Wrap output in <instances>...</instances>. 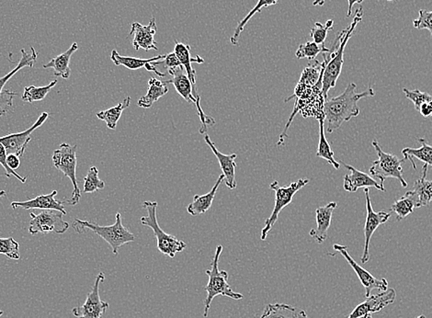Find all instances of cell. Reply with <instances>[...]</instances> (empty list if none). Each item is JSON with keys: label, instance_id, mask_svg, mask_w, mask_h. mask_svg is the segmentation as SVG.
<instances>
[{"label": "cell", "instance_id": "cell-19", "mask_svg": "<svg viewBox=\"0 0 432 318\" xmlns=\"http://www.w3.org/2000/svg\"><path fill=\"white\" fill-rule=\"evenodd\" d=\"M174 53L177 55L178 60H180L181 65H183L184 70H185L190 82H192L194 98L197 101L201 102V98H200L198 92H197L196 71L193 70L192 64H202L205 63V60L200 55H197L196 57H192V55H190V46L184 45L183 43L178 42V40H175Z\"/></svg>", "mask_w": 432, "mask_h": 318}, {"label": "cell", "instance_id": "cell-5", "mask_svg": "<svg viewBox=\"0 0 432 318\" xmlns=\"http://www.w3.org/2000/svg\"><path fill=\"white\" fill-rule=\"evenodd\" d=\"M158 202L146 201L144 202L143 207L147 211L146 216L141 217L143 226L149 227L154 232L156 239V247L163 255L174 258L178 252H183L186 248V243L178 239L176 236L165 233L159 226L156 211H158Z\"/></svg>", "mask_w": 432, "mask_h": 318}, {"label": "cell", "instance_id": "cell-22", "mask_svg": "<svg viewBox=\"0 0 432 318\" xmlns=\"http://www.w3.org/2000/svg\"><path fill=\"white\" fill-rule=\"evenodd\" d=\"M338 207L337 202H330L323 207H319L315 211L317 218V229L310 231V236L318 243L322 244L328 238V229H330L332 215Z\"/></svg>", "mask_w": 432, "mask_h": 318}, {"label": "cell", "instance_id": "cell-23", "mask_svg": "<svg viewBox=\"0 0 432 318\" xmlns=\"http://www.w3.org/2000/svg\"><path fill=\"white\" fill-rule=\"evenodd\" d=\"M78 50L77 43H72L70 49L63 54L52 58L48 63L43 65V68H53L55 70V76L62 77L64 80L70 79L71 76V68L70 67L72 55Z\"/></svg>", "mask_w": 432, "mask_h": 318}, {"label": "cell", "instance_id": "cell-40", "mask_svg": "<svg viewBox=\"0 0 432 318\" xmlns=\"http://www.w3.org/2000/svg\"><path fill=\"white\" fill-rule=\"evenodd\" d=\"M413 25L416 29L428 30L432 38V11L421 9L418 12V18L413 21Z\"/></svg>", "mask_w": 432, "mask_h": 318}, {"label": "cell", "instance_id": "cell-14", "mask_svg": "<svg viewBox=\"0 0 432 318\" xmlns=\"http://www.w3.org/2000/svg\"><path fill=\"white\" fill-rule=\"evenodd\" d=\"M335 251L339 252L340 254L342 255L343 258H346L347 263L350 265L353 270L355 271L357 277H358L360 282H361L363 287L365 289V296L369 297L371 295L372 290L377 289L380 292L386 291L388 289V280L384 278L377 279L372 276L369 271L363 269L361 265L356 263L352 256L350 255L349 251L346 246L335 244L333 246Z\"/></svg>", "mask_w": 432, "mask_h": 318}, {"label": "cell", "instance_id": "cell-50", "mask_svg": "<svg viewBox=\"0 0 432 318\" xmlns=\"http://www.w3.org/2000/svg\"><path fill=\"white\" fill-rule=\"evenodd\" d=\"M387 1H394V0H387Z\"/></svg>", "mask_w": 432, "mask_h": 318}, {"label": "cell", "instance_id": "cell-18", "mask_svg": "<svg viewBox=\"0 0 432 318\" xmlns=\"http://www.w3.org/2000/svg\"><path fill=\"white\" fill-rule=\"evenodd\" d=\"M156 33V18H152L149 23L142 25L139 23H131L130 35L134 37L133 46L134 49L158 50L156 45L155 35Z\"/></svg>", "mask_w": 432, "mask_h": 318}, {"label": "cell", "instance_id": "cell-45", "mask_svg": "<svg viewBox=\"0 0 432 318\" xmlns=\"http://www.w3.org/2000/svg\"><path fill=\"white\" fill-rule=\"evenodd\" d=\"M325 2V0H315L314 2H313V6H320V7H322V6H324Z\"/></svg>", "mask_w": 432, "mask_h": 318}, {"label": "cell", "instance_id": "cell-26", "mask_svg": "<svg viewBox=\"0 0 432 318\" xmlns=\"http://www.w3.org/2000/svg\"><path fill=\"white\" fill-rule=\"evenodd\" d=\"M261 318H309L306 311L286 304H269Z\"/></svg>", "mask_w": 432, "mask_h": 318}, {"label": "cell", "instance_id": "cell-46", "mask_svg": "<svg viewBox=\"0 0 432 318\" xmlns=\"http://www.w3.org/2000/svg\"><path fill=\"white\" fill-rule=\"evenodd\" d=\"M5 195H6L5 191H0V199H1L2 197H4Z\"/></svg>", "mask_w": 432, "mask_h": 318}, {"label": "cell", "instance_id": "cell-24", "mask_svg": "<svg viewBox=\"0 0 432 318\" xmlns=\"http://www.w3.org/2000/svg\"><path fill=\"white\" fill-rule=\"evenodd\" d=\"M223 182H225V176L222 174L219 176L217 182L212 187L211 191L206 194L194 195L193 202L187 207L188 213L192 214L193 216H198V215L206 213L211 208L212 202L215 198L216 192Z\"/></svg>", "mask_w": 432, "mask_h": 318}, {"label": "cell", "instance_id": "cell-33", "mask_svg": "<svg viewBox=\"0 0 432 318\" xmlns=\"http://www.w3.org/2000/svg\"><path fill=\"white\" fill-rule=\"evenodd\" d=\"M317 157L323 158L330 163L334 168L339 170L340 164L334 158L330 143L328 142L325 135L324 119L319 120V143Z\"/></svg>", "mask_w": 432, "mask_h": 318}, {"label": "cell", "instance_id": "cell-7", "mask_svg": "<svg viewBox=\"0 0 432 318\" xmlns=\"http://www.w3.org/2000/svg\"><path fill=\"white\" fill-rule=\"evenodd\" d=\"M372 145L377 152L378 159L372 162L370 170H369L371 175L377 179L378 182L383 185L384 180L388 177H392V179L399 180L404 188H406L408 182L404 179L402 168L405 159H400L396 155L384 152L377 140L372 141Z\"/></svg>", "mask_w": 432, "mask_h": 318}, {"label": "cell", "instance_id": "cell-15", "mask_svg": "<svg viewBox=\"0 0 432 318\" xmlns=\"http://www.w3.org/2000/svg\"><path fill=\"white\" fill-rule=\"evenodd\" d=\"M396 292L393 288H388L386 291L379 292L375 295L366 297L365 301L357 305L355 310L350 314L347 318H362L366 314L377 313L383 310L388 305L394 304L396 301Z\"/></svg>", "mask_w": 432, "mask_h": 318}, {"label": "cell", "instance_id": "cell-36", "mask_svg": "<svg viewBox=\"0 0 432 318\" xmlns=\"http://www.w3.org/2000/svg\"><path fill=\"white\" fill-rule=\"evenodd\" d=\"M105 188V182L99 177V170L96 167L89 170L85 179H84L83 192L92 193Z\"/></svg>", "mask_w": 432, "mask_h": 318}, {"label": "cell", "instance_id": "cell-34", "mask_svg": "<svg viewBox=\"0 0 432 318\" xmlns=\"http://www.w3.org/2000/svg\"><path fill=\"white\" fill-rule=\"evenodd\" d=\"M56 84H58V80H55L52 81V82H50L47 86L26 87V88H24V92L21 99H23V102H29V104L43 101V99H45V97L48 94L50 90L55 88Z\"/></svg>", "mask_w": 432, "mask_h": 318}, {"label": "cell", "instance_id": "cell-13", "mask_svg": "<svg viewBox=\"0 0 432 318\" xmlns=\"http://www.w3.org/2000/svg\"><path fill=\"white\" fill-rule=\"evenodd\" d=\"M366 199V222L364 226L365 245L362 256V263H367L370 260V243L375 231L381 224H386L391 217V214L381 211L375 213L372 208L369 189H364Z\"/></svg>", "mask_w": 432, "mask_h": 318}, {"label": "cell", "instance_id": "cell-38", "mask_svg": "<svg viewBox=\"0 0 432 318\" xmlns=\"http://www.w3.org/2000/svg\"><path fill=\"white\" fill-rule=\"evenodd\" d=\"M334 21L328 20L325 24L315 23L313 27L310 36L314 40L315 43L318 45H324L325 39H327L328 32L333 29Z\"/></svg>", "mask_w": 432, "mask_h": 318}, {"label": "cell", "instance_id": "cell-12", "mask_svg": "<svg viewBox=\"0 0 432 318\" xmlns=\"http://www.w3.org/2000/svg\"><path fill=\"white\" fill-rule=\"evenodd\" d=\"M105 274L99 273L96 277L92 291L87 295L85 302L72 309L77 318H102L109 307V302L102 301L99 296V286L104 282Z\"/></svg>", "mask_w": 432, "mask_h": 318}, {"label": "cell", "instance_id": "cell-20", "mask_svg": "<svg viewBox=\"0 0 432 318\" xmlns=\"http://www.w3.org/2000/svg\"><path fill=\"white\" fill-rule=\"evenodd\" d=\"M205 141L207 143L210 148L212 149L216 158L220 165L222 172L225 176V185L228 187V189L234 190L236 189V168L237 164L234 162V159H237V154L225 155L223 153L218 150L216 148L215 143L212 141L211 138L208 135H205Z\"/></svg>", "mask_w": 432, "mask_h": 318}, {"label": "cell", "instance_id": "cell-4", "mask_svg": "<svg viewBox=\"0 0 432 318\" xmlns=\"http://www.w3.org/2000/svg\"><path fill=\"white\" fill-rule=\"evenodd\" d=\"M223 252V247L219 245L216 248V251L214 258L211 263V269L206 270V274L208 275V283L205 287V291L207 292L205 302V311H203V317H207L210 308H211L212 302L216 296L222 295L225 297L234 299V300H241L243 299V295L239 292H234L232 290L228 278L230 274L227 271L219 270V258Z\"/></svg>", "mask_w": 432, "mask_h": 318}, {"label": "cell", "instance_id": "cell-17", "mask_svg": "<svg viewBox=\"0 0 432 318\" xmlns=\"http://www.w3.org/2000/svg\"><path fill=\"white\" fill-rule=\"evenodd\" d=\"M343 166L350 171V174L344 177L343 187L345 191L355 192L361 188H375L378 191H387L383 184L379 182L378 180L372 179V177L369 175V174L356 170L355 167L346 163H343Z\"/></svg>", "mask_w": 432, "mask_h": 318}, {"label": "cell", "instance_id": "cell-10", "mask_svg": "<svg viewBox=\"0 0 432 318\" xmlns=\"http://www.w3.org/2000/svg\"><path fill=\"white\" fill-rule=\"evenodd\" d=\"M21 58L18 62L17 67L14 70L9 72L6 76L0 77V116H4L14 109V99L18 95L17 92L12 90L5 89L6 84L9 80L17 74L18 71L24 67H33L34 64L37 60L38 53L36 49L31 48V52L27 53L24 49H21Z\"/></svg>", "mask_w": 432, "mask_h": 318}, {"label": "cell", "instance_id": "cell-32", "mask_svg": "<svg viewBox=\"0 0 432 318\" xmlns=\"http://www.w3.org/2000/svg\"><path fill=\"white\" fill-rule=\"evenodd\" d=\"M278 0H259L258 3L255 5V7L249 12L242 21H240L234 30L233 35L231 36L230 42L233 45H239V40L241 33L245 29L246 25L249 23V21L252 20V17L254 16L258 12H261L262 9L271 7V6L276 5Z\"/></svg>", "mask_w": 432, "mask_h": 318}, {"label": "cell", "instance_id": "cell-41", "mask_svg": "<svg viewBox=\"0 0 432 318\" xmlns=\"http://www.w3.org/2000/svg\"><path fill=\"white\" fill-rule=\"evenodd\" d=\"M163 64L165 65V67L167 68L170 74L178 70V67H183L174 52L165 55V58L163 59Z\"/></svg>", "mask_w": 432, "mask_h": 318}, {"label": "cell", "instance_id": "cell-6", "mask_svg": "<svg viewBox=\"0 0 432 318\" xmlns=\"http://www.w3.org/2000/svg\"><path fill=\"white\" fill-rule=\"evenodd\" d=\"M77 145L63 143L53 154L52 160L56 170L64 173L65 177H70L73 184V192L71 199L64 201L65 205H76L80 202L81 192L78 187L77 179Z\"/></svg>", "mask_w": 432, "mask_h": 318}, {"label": "cell", "instance_id": "cell-9", "mask_svg": "<svg viewBox=\"0 0 432 318\" xmlns=\"http://www.w3.org/2000/svg\"><path fill=\"white\" fill-rule=\"evenodd\" d=\"M171 80L164 81L166 84H172L174 88L176 89L177 92L180 94L187 102L193 104L196 106L197 112L201 121V129L200 133H205L206 130L210 126H214L215 121L214 118L207 116L202 111L201 102L197 101L193 96V89L192 82H190L189 77H188L185 70L183 67H178V70L172 72L170 74Z\"/></svg>", "mask_w": 432, "mask_h": 318}, {"label": "cell", "instance_id": "cell-8", "mask_svg": "<svg viewBox=\"0 0 432 318\" xmlns=\"http://www.w3.org/2000/svg\"><path fill=\"white\" fill-rule=\"evenodd\" d=\"M308 183L309 180L300 179L286 187H281L277 180L271 184L270 188L275 192V195H276L275 196V205L271 216L266 220L264 229L261 231V240L267 238L268 234L276 224L281 212L293 202L294 195Z\"/></svg>", "mask_w": 432, "mask_h": 318}, {"label": "cell", "instance_id": "cell-49", "mask_svg": "<svg viewBox=\"0 0 432 318\" xmlns=\"http://www.w3.org/2000/svg\"><path fill=\"white\" fill-rule=\"evenodd\" d=\"M2 314H3V311L0 310V317H2Z\"/></svg>", "mask_w": 432, "mask_h": 318}, {"label": "cell", "instance_id": "cell-35", "mask_svg": "<svg viewBox=\"0 0 432 318\" xmlns=\"http://www.w3.org/2000/svg\"><path fill=\"white\" fill-rule=\"evenodd\" d=\"M330 49L325 48L324 45H318L315 42H306L299 45L296 53V57L298 59L308 58L310 61L315 60L319 54H328Z\"/></svg>", "mask_w": 432, "mask_h": 318}, {"label": "cell", "instance_id": "cell-47", "mask_svg": "<svg viewBox=\"0 0 432 318\" xmlns=\"http://www.w3.org/2000/svg\"><path fill=\"white\" fill-rule=\"evenodd\" d=\"M362 318H372V314H366V316H364V317H363Z\"/></svg>", "mask_w": 432, "mask_h": 318}, {"label": "cell", "instance_id": "cell-31", "mask_svg": "<svg viewBox=\"0 0 432 318\" xmlns=\"http://www.w3.org/2000/svg\"><path fill=\"white\" fill-rule=\"evenodd\" d=\"M417 198L409 192H406L405 195L394 202L392 207H391V211L396 214L397 221H400L411 214L417 208Z\"/></svg>", "mask_w": 432, "mask_h": 318}, {"label": "cell", "instance_id": "cell-16", "mask_svg": "<svg viewBox=\"0 0 432 318\" xmlns=\"http://www.w3.org/2000/svg\"><path fill=\"white\" fill-rule=\"evenodd\" d=\"M166 55L155 56L149 59L131 57V56H123L119 54L116 50H112L111 54L112 61L115 65H124L130 70H139L145 67L147 71L154 72L158 76L165 77V74L156 70V65L163 64V59Z\"/></svg>", "mask_w": 432, "mask_h": 318}, {"label": "cell", "instance_id": "cell-42", "mask_svg": "<svg viewBox=\"0 0 432 318\" xmlns=\"http://www.w3.org/2000/svg\"><path fill=\"white\" fill-rule=\"evenodd\" d=\"M21 158H18V155H8L7 157V163L8 166L11 168V170H17V168H20L21 165Z\"/></svg>", "mask_w": 432, "mask_h": 318}, {"label": "cell", "instance_id": "cell-39", "mask_svg": "<svg viewBox=\"0 0 432 318\" xmlns=\"http://www.w3.org/2000/svg\"><path fill=\"white\" fill-rule=\"evenodd\" d=\"M403 92L404 94H405L406 98L413 102L416 110L418 111H419V109H421L422 104H428V102H430L432 99V96L428 94V93L422 92L418 89L410 90L404 88Z\"/></svg>", "mask_w": 432, "mask_h": 318}, {"label": "cell", "instance_id": "cell-1", "mask_svg": "<svg viewBox=\"0 0 432 318\" xmlns=\"http://www.w3.org/2000/svg\"><path fill=\"white\" fill-rule=\"evenodd\" d=\"M355 83H350L340 95L325 99L324 102L325 132L332 133L340 129L343 123L358 116L360 108L358 102L362 99L372 98L374 90L369 88L365 92H356Z\"/></svg>", "mask_w": 432, "mask_h": 318}, {"label": "cell", "instance_id": "cell-37", "mask_svg": "<svg viewBox=\"0 0 432 318\" xmlns=\"http://www.w3.org/2000/svg\"><path fill=\"white\" fill-rule=\"evenodd\" d=\"M0 254L5 255L11 260H20V245L12 238H0Z\"/></svg>", "mask_w": 432, "mask_h": 318}, {"label": "cell", "instance_id": "cell-3", "mask_svg": "<svg viewBox=\"0 0 432 318\" xmlns=\"http://www.w3.org/2000/svg\"><path fill=\"white\" fill-rule=\"evenodd\" d=\"M115 218V223L112 226H99L90 221H83L77 218L72 226L80 234L85 233L87 229L92 231L111 246L112 253L118 255L121 247L128 243L136 241V236L124 226L120 213L116 214Z\"/></svg>", "mask_w": 432, "mask_h": 318}, {"label": "cell", "instance_id": "cell-48", "mask_svg": "<svg viewBox=\"0 0 432 318\" xmlns=\"http://www.w3.org/2000/svg\"><path fill=\"white\" fill-rule=\"evenodd\" d=\"M416 318H426V317L424 316V314H421V316H418Z\"/></svg>", "mask_w": 432, "mask_h": 318}, {"label": "cell", "instance_id": "cell-27", "mask_svg": "<svg viewBox=\"0 0 432 318\" xmlns=\"http://www.w3.org/2000/svg\"><path fill=\"white\" fill-rule=\"evenodd\" d=\"M168 92L167 84L155 77H151L148 81V90L145 96L139 99L137 105L141 108L149 109L151 108L155 102L162 98Z\"/></svg>", "mask_w": 432, "mask_h": 318}, {"label": "cell", "instance_id": "cell-11", "mask_svg": "<svg viewBox=\"0 0 432 318\" xmlns=\"http://www.w3.org/2000/svg\"><path fill=\"white\" fill-rule=\"evenodd\" d=\"M29 232L37 234H64L70 229V224L63 219L64 214L56 210H43L39 214L31 213Z\"/></svg>", "mask_w": 432, "mask_h": 318}, {"label": "cell", "instance_id": "cell-29", "mask_svg": "<svg viewBox=\"0 0 432 318\" xmlns=\"http://www.w3.org/2000/svg\"><path fill=\"white\" fill-rule=\"evenodd\" d=\"M418 142L421 143V148H406L403 149L401 153L404 155V159L411 162L414 170H416L414 158L423 162L424 165L432 168V146L428 145L427 140L425 138H418Z\"/></svg>", "mask_w": 432, "mask_h": 318}, {"label": "cell", "instance_id": "cell-43", "mask_svg": "<svg viewBox=\"0 0 432 318\" xmlns=\"http://www.w3.org/2000/svg\"><path fill=\"white\" fill-rule=\"evenodd\" d=\"M362 2L363 0H347V6H349V8H347V17L350 18L352 16L353 6L356 4H362Z\"/></svg>", "mask_w": 432, "mask_h": 318}, {"label": "cell", "instance_id": "cell-21", "mask_svg": "<svg viewBox=\"0 0 432 318\" xmlns=\"http://www.w3.org/2000/svg\"><path fill=\"white\" fill-rule=\"evenodd\" d=\"M56 195H58V191H54L49 194L37 196L36 198L29 199V201L14 202H11V207L14 209L23 208L24 210H33V209L56 210L61 212L65 215L67 214L65 202L56 201Z\"/></svg>", "mask_w": 432, "mask_h": 318}, {"label": "cell", "instance_id": "cell-30", "mask_svg": "<svg viewBox=\"0 0 432 318\" xmlns=\"http://www.w3.org/2000/svg\"><path fill=\"white\" fill-rule=\"evenodd\" d=\"M131 104L130 97H126L121 104L114 106V107L109 108L108 110L102 111L97 114V118L98 119L104 121L109 129L115 130L117 127L119 120L123 114V111L125 109L129 107Z\"/></svg>", "mask_w": 432, "mask_h": 318}, {"label": "cell", "instance_id": "cell-2", "mask_svg": "<svg viewBox=\"0 0 432 318\" xmlns=\"http://www.w3.org/2000/svg\"><path fill=\"white\" fill-rule=\"evenodd\" d=\"M362 9H357L355 18L352 23L346 28L345 30L341 31L335 40L333 48L330 49V55L328 57L327 65H325L323 77H322V95H323L325 101L328 99V92L331 89L336 87L337 81L342 71L344 64V52L347 42L352 36L357 25L361 23L362 20Z\"/></svg>", "mask_w": 432, "mask_h": 318}, {"label": "cell", "instance_id": "cell-44", "mask_svg": "<svg viewBox=\"0 0 432 318\" xmlns=\"http://www.w3.org/2000/svg\"><path fill=\"white\" fill-rule=\"evenodd\" d=\"M419 112L424 118H428L432 116L431 111L430 108H428V104H424L421 105V109H419Z\"/></svg>", "mask_w": 432, "mask_h": 318}, {"label": "cell", "instance_id": "cell-28", "mask_svg": "<svg viewBox=\"0 0 432 318\" xmlns=\"http://www.w3.org/2000/svg\"><path fill=\"white\" fill-rule=\"evenodd\" d=\"M327 54H324V61L312 60L308 67L303 70L300 77L299 85L305 86L306 88H312L317 85L319 80L323 77V73L327 65Z\"/></svg>", "mask_w": 432, "mask_h": 318}, {"label": "cell", "instance_id": "cell-25", "mask_svg": "<svg viewBox=\"0 0 432 318\" xmlns=\"http://www.w3.org/2000/svg\"><path fill=\"white\" fill-rule=\"evenodd\" d=\"M428 166L422 168L421 177L416 180L412 191H409L418 199L417 208L427 207L432 202V180H427Z\"/></svg>", "mask_w": 432, "mask_h": 318}]
</instances>
